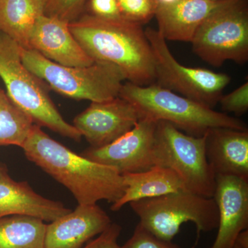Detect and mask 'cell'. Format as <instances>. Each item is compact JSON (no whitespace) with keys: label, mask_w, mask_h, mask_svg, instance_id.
<instances>
[{"label":"cell","mask_w":248,"mask_h":248,"mask_svg":"<svg viewBox=\"0 0 248 248\" xmlns=\"http://www.w3.org/2000/svg\"><path fill=\"white\" fill-rule=\"evenodd\" d=\"M21 148L29 161L69 190L78 205L113 203L123 195V177L117 170L77 154L35 124Z\"/></svg>","instance_id":"cell-1"},{"label":"cell","mask_w":248,"mask_h":248,"mask_svg":"<svg viewBox=\"0 0 248 248\" xmlns=\"http://www.w3.org/2000/svg\"><path fill=\"white\" fill-rule=\"evenodd\" d=\"M69 29L94 62L119 67L133 84L144 86L156 83L154 55L141 24L124 18L102 19L88 14L70 22Z\"/></svg>","instance_id":"cell-2"},{"label":"cell","mask_w":248,"mask_h":248,"mask_svg":"<svg viewBox=\"0 0 248 248\" xmlns=\"http://www.w3.org/2000/svg\"><path fill=\"white\" fill-rule=\"evenodd\" d=\"M119 96L133 104L141 119L169 122L192 136L202 137L217 128L248 130L247 125L239 119L179 95L156 83L144 86L124 83Z\"/></svg>","instance_id":"cell-3"},{"label":"cell","mask_w":248,"mask_h":248,"mask_svg":"<svg viewBox=\"0 0 248 248\" xmlns=\"http://www.w3.org/2000/svg\"><path fill=\"white\" fill-rule=\"evenodd\" d=\"M0 78L10 99L34 124L75 141L81 140V134L63 118L50 99L46 85L24 66L19 45L1 31Z\"/></svg>","instance_id":"cell-4"},{"label":"cell","mask_w":248,"mask_h":248,"mask_svg":"<svg viewBox=\"0 0 248 248\" xmlns=\"http://www.w3.org/2000/svg\"><path fill=\"white\" fill-rule=\"evenodd\" d=\"M24 66L53 91L75 99L102 102L118 97L125 79L119 67L94 62L89 66H63L33 49L20 47Z\"/></svg>","instance_id":"cell-5"},{"label":"cell","mask_w":248,"mask_h":248,"mask_svg":"<svg viewBox=\"0 0 248 248\" xmlns=\"http://www.w3.org/2000/svg\"><path fill=\"white\" fill-rule=\"evenodd\" d=\"M129 204L140 218L139 223L165 241H172L187 222L195 225L198 236L218 227V210L213 197L180 190Z\"/></svg>","instance_id":"cell-6"},{"label":"cell","mask_w":248,"mask_h":248,"mask_svg":"<svg viewBox=\"0 0 248 248\" xmlns=\"http://www.w3.org/2000/svg\"><path fill=\"white\" fill-rule=\"evenodd\" d=\"M155 166L172 170L182 180L184 190L214 197L216 174L205 155V135L182 133L169 122H156L153 148Z\"/></svg>","instance_id":"cell-7"},{"label":"cell","mask_w":248,"mask_h":248,"mask_svg":"<svg viewBox=\"0 0 248 248\" xmlns=\"http://www.w3.org/2000/svg\"><path fill=\"white\" fill-rule=\"evenodd\" d=\"M194 53L215 67L248 60V0H223L196 31Z\"/></svg>","instance_id":"cell-8"},{"label":"cell","mask_w":248,"mask_h":248,"mask_svg":"<svg viewBox=\"0 0 248 248\" xmlns=\"http://www.w3.org/2000/svg\"><path fill=\"white\" fill-rule=\"evenodd\" d=\"M145 33L154 55L156 84L213 108L231 82V77L181 64L159 31L148 28Z\"/></svg>","instance_id":"cell-9"},{"label":"cell","mask_w":248,"mask_h":248,"mask_svg":"<svg viewBox=\"0 0 248 248\" xmlns=\"http://www.w3.org/2000/svg\"><path fill=\"white\" fill-rule=\"evenodd\" d=\"M156 122L141 118L131 130L110 144L90 147L81 155L113 168L121 174L147 170L154 166L153 148Z\"/></svg>","instance_id":"cell-10"},{"label":"cell","mask_w":248,"mask_h":248,"mask_svg":"<svg viewBox=\"0 0 248 248\" xmlns=\"http://www.w3.org/2000/svg\"><path fill=\"white\" fill-rule=\"evenodd\" d=\"M133 104L118 97L102 102H91L77 115L73 126L93 148H100L131 130L140 120Z\"/></svg>","instance_id":"cell-11"},{"label":"cell","mask_w":248,"mask_h":248,"mask_svg":"<svg viewBox=\"0 0 248 248\" xmlns=\"http://www.w3.org/2000/svg\"><path fill=\"white\" fill-rule=\"evenodd\" d=\"M213 198L218 210L216 239L210 248H233L240 232L248 227V180L216 175Z\"/></svg>","instance_id":"cell-12"},{"label":"cell","mask_w":248,"mask_h":248,"mask_svg":"<svg viewBox=\"0 0 248 248\" xmlns=\"http://www.w3.org/2000/svg\"><path fill=\"white\" fill-rule=\"evenodd\" d=\"M111 223L110 217L97 203L78 205L46 224L45 248H83Z\"/></svg>","instance_id":"cell-13"},{"label":"cell","mask_w":248,"mask_h":248,"mask_svg":"<svg viewBox=\"0 0 248 248\" xmlns=\"http://www.w3.org/2000/svg\"><path fill=\"white\" fill-rule=\"evenodd\" d=\"M29 48L63 66H89L94 62L72 34L69 23L45 14L31 32Z\"/></svg>","instance_id":"cell-14"},{"label":"cell","mask_w":248,"mask_h":248,"mask_svg":"<svg viewBox=\"0 0 248 248\" xmlns=\"http://www.w3.org/2000/svg\"><path fill=\"white\" fill-rule=\"evenodd\" d=\"M205 155L216 175L248 180V131L227 128L205 134Z\"/></svg>","instance_id":"cell-15"},{"label":"cell","mask_w":248,"mask_h":248,"mask_svg":"<svg viewBox=\"0 0 248 248\" xmlns=\"http://www.w3.org/2000/svg\"><path fill=\"white\" fill-rule=\"evenodd\" d=\"M63 203L39 195L27 182H17L8 173L0 177V218L24 215L51 222L71 212Z\"/></svg>","instance_id":"cell-16"},{"label":"cell","mask_w":248,"mask_h":248,"mask_svg":"<svg viewBox=\"0 0 248 248\" xmlns=\"http://www.w3.org/2000/svg\"><path fill=\"white\" fill-rule=\"evenodd\" d=\"M221 1L175 0L158 4L155 14L157 31L166 41L191 42L202 23Z\"/></svg>","instance_id":"cell-17"},{"label":"cell","mask_w":248,"mask_h":248,"mask_svg":"<svg viewBox=\"0 0 248 248\" xmlns=\"http://www.w3.org/2000/svg\"><path fill=\"white\" fill-rule=\"evenodd\" d=\"M125 190L122 197L112 204V211H119L126 204L184 190L182 180L172 170L154 166L142 172L122 174Z\"/></svg>","instance_id":"cell-18"},{"label":"cell","mask_w":248,"mask_h":248,"mask_svg":"<svg viewBox=\"0 0 248 248\" xmlns=\"http://www.w3.org/2000/svg\"><path fill=\"white\" fill-rule=\"evenodd\" d=\"M46 0H0V31L29 48L36 22L45 15Z\"/></svg>","instance_id":"cell-19"},{"label":"cell","mask_w":248,"mask_h":248,"mask_svg":"<svg viewBox=\"0 0 248 248\" xmlns=\"http://www.w3.org/2000/svg\"><path fill=\"white\" fill-rule=\"evenodd\" d=\"M45 222L24 215L0 218V248H45Z\"/></svg>","instance_id":"cell-20"},{"label":"cell","mask_w":248,"mask_h":248,"mask_svg":"<svg viewBox=\"0 0 248 248\" xmlns=\"http://www.w3.org/2000/svg\"><path fill=\"white\" fill-rule=\"evenodd\" d=\"M33 122L0 89V146L22 147Z\"/></svg>","instance_id":"cell-21"},{"label":"cell","mask_w":248,"mask_h":248,"mask_svg":"<svg viewBox=\"0 0 248 248\" xmlns=\"http://www.w3.org/2000/svg\"><path fill=\"white\" fill-rule=\"evenodd\" d=\"M122 17L127 20L143 24L155 17L157 0H117Z\"/></svg>","instance_id":"cell-22"},{"label":"cell","mask_w":248,"mask_h":248,"mask_svg":"<svg viewBox=\"0 0 248 248\" xmlns=\"http://www.w3.org/2000/svg\"><path fill=\"white\" fill-rule=\"evenodd\" d=\"M88 0H46V16L72 22L84 11Z\"/></svg>","instance_id":"cell-23"},{"label":"cell","mask_w":248,"mask_h":248,"mask_svg":"<svg viewBox=\"0 0 248 248\" xmlns=\"http://www.w3.org/2000/svg\"><path fill=\"white\" fill-rule=\"evenodd\" d=\"M122 248H181L172 241L156 237L138 223L131 237L125 243Z\"/></svg>","instance_id":"cell-24"},{"label":"cell","mask_w":248,"mask_h":248,"mask_svg":"<svg viewBox=\"0 0 248 248\" xmlns=\"http://www.w3.org/2000/svg\"><path fill=\"white\" fill-rule=\"evenodd\" d=\"M218 103L224 113L244 115L248 110V81L229 94L222 95Z\"/></svg>","instance_id":"cell-25"},{"label":"cell","mask_w":248,"mask_h":248,"mask_svg":"<svg viewBox=\"0 0 248 248\" xmlns=\"http://www.w3.org/2000/svg\"><path fill=\"white\" fill-rule=\"evenodd\" d=\"M89 14L94 17L107 19H117L122 17L117 0H88Z\"/></svg>","instance_id":"cell-26"},{"label":"cell","mask_w":248,"mask_h":248,"mask_svg":"<svg viewBox=\"0 0 248 248\" xmlns=\"http://www.w3.org/2000/svg\"><path fill=\"white\" fill-rule=\"evenodd\" d=\"M122 228L117 223H112L95 239L90 241L83 248H122L118 244Z\"/></svg>","instance_id":"cell-27"},{"label":"cell","mask_w":248,"mask_h":248,"mask_svg":"<svg viewBox=\"0 0 248 248\" xmlns=\"http://www.w3.org/2000/svg\"><path fill=\"white\" fill-rule=\"evenodd\" d=\"M235 245L241 248H248V231L247 230L240 232L236 239Z\"/></svg>","instance_id":"cell-28"},{"label":"cell","mask_w":248,"mask_h":248,"mask_svg":"<svg viewBox=\"0 0 248 248\" xmlns=\"http://www.w3.org/2000/svg\"><path fill=\"white\" fill-rule=\"evenodd\" d=\"M6 173H8V172L6 168L0 166V177H1V176L4 175L5 174H6Z\"/></svg>","instance_id":"cell-29"},{"label":"cell","mask_w":248,"mask_h":248,"mask_svg":"<svg viewBox=\"0 0 248 248\" xmlns=\"http://www.w3.org/2000/svg\"><path fill=\"white\" fill-rule=\"evenodd\" d=\"M175 0H157L158 4H168V3L172 2Z\"/></svg>","instance_id":"cell-30"},{"label":"cell","mask_w":248,"mask_h":248,"mask_svg":"<svg viewBox=\"0 0 248 248\" xmlns=\"http://www.w3.org/2000/svg\"><path fill=\"white\" fill-rule=\"evenodd\" d=\"M233 248H241L239 247V246H236V245H234V247Z\"/></svg>","instance_id":"cell-31"},{"label":"cell","mask_w":248,"mask_h":248,"mask_svg":"<svg viewBox=\"0 0 248 248\" xmlns=\"http://www.w3.org/2000/svg\"><path fill=\"white\" fill-rule=\"evenodd\" d=\"M210 1H223V0H210Z\"/></svg>","instance_id":"cell-32"}]
</instances>
